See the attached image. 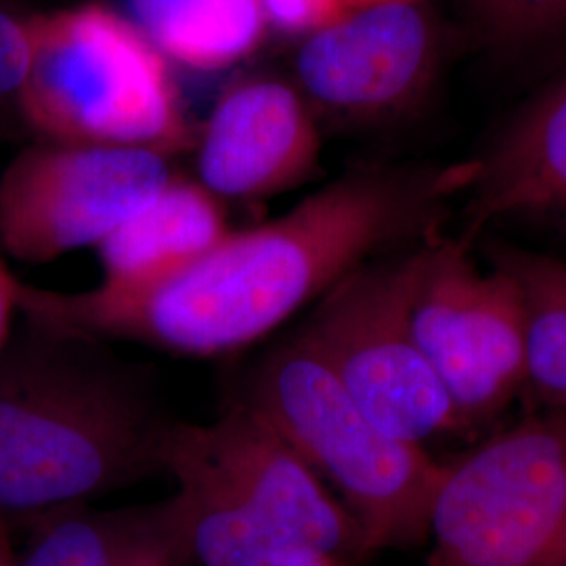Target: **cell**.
Wrapping results in <instances>:
<instances>
[{"instance_id": "1", "label": "cell", "mask_w": 566, "mask_h": 566, "mask_svg": "<svg viewBox=\"0 0 566 566\" xmlns=\"http://www.w3.org/2000/svg\"><path fill=\"white\" fill-rule=\"evenodd\" d=\"M468 181V160L359 166L277 219L231 231L158 285L57 292L21 282L20 317L193 359L231 355L266 338L359 266L446 233Z\"/></svg>"}, {"instance_id": "2", "label": "cell", "mask_w": 566, "mask_h": 566, "mask_svg": "<svg viewBox=\"0 0 566 566\" xmlns=\"http://www.w3.org/2000/svg\"><path fill=\"white\" fill-rule=\"evenodd\" d=\"M175 422L107 343L20 317L0 353V514L86 504L164 474Z\"/></svg>"}, {"instance_id": "3", "label": "cell", "mask_w": 566, "mask_h": 566, "mask_svg": "<svg viewBox=\"0 0 566 566\" xmlns=\"http://www.w3.org/2000/svg\"><path fill=\"white\" fill-rule=\"evenodd\" d=\"M164 500L185 565L269 566L298 554L361 558L353 516L296 451L240 401L214 422H175Z\"/></svg>"}, {"instance_id": "4", "label": "cell", "mask_w": 566, "mask_h": 566, "mask_svg": "<svg viewBox=\"0 0 566 566\" xmlns=\"http://www.w3.org/2000/svg\"><path fill=\"white\" fill-rule=\"evenodd\" d=\"M233 401L254 409L324 481L359 526L367 556L424 544L443 464L374 424L298 332L248 367Z\"/></svg>"}, {"instance_id": "5", "label": "cell", "mask_w": 566, "mask_h": 566, "mask_svg": "<svg viewBox=\"0 0 566 566\" xmlns=\"http://www.w3.org/2000/svg\"><path fill=\"white\" fill-rule=\"evenodd\" d=\"M18 95L41 142L139 147L168 158L189 145L168 61L130 18L102 2L34 13Z\"/></svg>"}, {"instance_id": "6", "label": "cell", "mask_w": 566, "mask_h": 566, "mask_svg": "<svg viewBox=\"0 0 566 566\" xmlns=\"http://www.w3.org/2000/svg\"><path fill=\"white\" fill-rule=\"evenodd\" d=\"M426 542L424 566H566V411L443 464Z\"/></svg>"}, {"instance_id": "7", "label": "cell", "mask_w": 566, "mask_h": 566, "mask_svg": "<svg viewBox=\"0 0 566 566\" xmlns=\"http://www.w3.org/2000/svg\"><path fill=\"white\" fill-rule=\"evenodd\" d=\"M428 242L359 266L296 329L374 424L413 446L462 426L409 324Z\"/></svg>"}, {"instance_id": "8", "label": "cell", "mask_w": 566, "mask_h": 566, "mask_svg": "<svg viewBox=\"0 0 566 566\" xmlns=\"http://www.w3.org/2000/svg\"><path fill=\"white\" fill-rule=\"evenodd\" d=\"M462 39L430 0L355 7L303 36L294 86L317 122L399 120L430 99Z\"/></svg>"}, {"instance_id": "9", "label": "cell", "mask_w": 566, "mask_h": 566, "mask_svg": "<svg viewBox=\"0 0 566 566\" xmlns=\"http://www.w3.org/2000/svg\"><path fill=\"white\" fill-rule=\"evenodd\" d=\"M409 324L462 424L500 413L525 386L518 290L502 271L476 263L464 238L441 233L426 243Z\"/></svg>"}, {"instance_id": "10", "label": "cell", "mask_w": 566, "mask_h": 566, "mask_svg": "<svg viewBox=\"0 0 566 566\" xmlns=\"http://www.w3.org/2000/svg\"><path fill=\"white\" fill-rule=\"evenodd\" d=\"M170 177L168 158L151 149L28 145L0 172V250L46 264L97 248Z\"/></svg>"}, {"instance_id": "11", "label": "cell", "mask_w": 566, "mask_h": 566, "mask_svg": "<svg viewBox=\"0 0 566 566\" xmlns=\"http://www.w3.org/2000/svg\"><path fill=\"white\" fill-rule=\"evenodd\" d=\"M468 163L458 233L465 242L474 245L502 224L566 240V65Z\"/></svg>"}, {"instance_id": "12", "label": "cell", "mask_w": 566, "mask_h": 566, "mask_svg": "<svg viewBox=\"0 0 566 566\" xmlns=\"http://www.w3.org/2000/svg\"><path fill=\"white\" fill-rule=\"evenodd\" d=\"M322 128L298 88L277 78L240 82L214 105L198 172L221 200H263L319 172Z\"/></svg>"}, {"instance_id": "13", "label": "cell", "mask_w": 566, "mask_h": 566, "mask_svg": "<svg viewBox=\"0 0 566 566\" xmlns=\"http://www.w3.org/2000/svg\"><path fill=\"white\" fill-rule=\"evenodd\" d=\"M231 231L221 198L200 181L172 175L142 210L97 245L99 285L114 292L158 285L198 263Z\"/></svg>"}, {"instance_id": "14", "label": "cell", "mask_w": 566, "mask_h": 566, "mask_svg": "<svg viewBox=\"0 0 566 566\" xmlns=\"http://www.w3.org/2000/svg\"><path fill=\"white\" fill-rule=\"evenodd\" d=\"M36 516L41 525L18 566H185L164 502L130 510L72 504Z\"/></svg>"}, {"instance_id": "15", "label": "cell", "mask_w": 566, "mask_h": 566, "mask_svg": "<svg viewBox=\"0 0 566 566\" xmlns=\"http://www.w3.org/2000/svg\"><path fill=\"white\" fill-rule=\"evenodd\" d=\"M486 266L518 290L525 324V386L566 411V261L486 233L474 242Z\"/></svg>"}, {"instance_id": "16", "label": "cell", "mask_w": 566, "mask_h": 566, "mask_svg": "<svg viewBox=\"0 0 566 566\" xmlns=\"http://www.w3.org/2000/svg\"><path fill=\"white\" fill-rule=\"evenodd\" d=\"M164 60L219 72L250 57L269 32L261 0H128Z\"/></svg>"}, {"instance_id": "17", "label": "cell", "mask_w": 566, "mask_h": 566, "mask_svg": "<svg viewBox=\"0 0 566 566\" xmlns=\"http://www.w3.org/2000/svg\"><path fill=\"white\" fill-rule=\"evenodd\" d=\"M465 42L523 72L566 65V0H460Z\"/></svg>"}, {"instance_id": "18", "label": "cell", "mask_w": 566, "mask_h": 566, "mask_svg": "<svg viewBox=\"0 0 566 566\" xmlns=\"http://www.w3.org/2000/svg\"><path fill=\"white\" fill-rule=\"evenodd\" d=\"M30 15L0 2V107H15L30 65Z\"/></svg>"}, {"instance_id": "19", "label": "cell", "mask_w": 566, "mask_h": 566, "mask_svg": "<svg viewBox=\"0 0 566 566\" xmlns=\"http://www.w3.org/2000/svg\"><path fill=\"white\" fill-rule=\"evenodd\" d=\"M271 28L306 36L350 11L348 0H261Z\"/></svg>"}, {"instance_id": "20", "label": "cell", "mask_w": 566, "mask_h": 566, "mask_svg": "<svg viewBox=\"0 0 566 566\" xmlns=\"http://www.w3.org/2000/svg\"><path fill=\"white\" fill-rule=\"evenodd\" d=\"M20 280L11 273L0 250V353L15 327V319H20Z\"/></svg>"}, {"instance_id": "21", "label": "cell", "mask_w": 566, "mask_h": 566, "mask_svg": "<svg viewBox=\"0 0 566 566\" xmlns=\"http://www.w3.org/2000/svg\"><path fill=\"white\" fill-rule=\"evenodd\" d=\"M269 566H346V563L327 554H298Z\"/></svg>"}, {"instance_id": "22", "label": "cell", "mask_w": 566, "mask_h": 566, "mask_svg": "<svg viewBox=\"0 0 566 566\" xmlns=\"http://www.w3.org/2000/svg\"><path fill=\"white\" fill-rule=\"evenodd\" d=\"M0 566H18V556L11 546V535L4 514H0Z\"/></svg>"}, {"instance_id": "23", "label": "cell", "mask_w": 566, "mask_h": 566, "mask_svg": "<svg viewBox=\"0 0 566 566\" xmlns=\"http://www.w3.org/2000/svg\"><path fill=\"white\" fill-rule=\"evenodd\" d=\"M374 2H386V0H348L350 9H355V7H364V4H374Z\"/></svg>"}]
</instances>
